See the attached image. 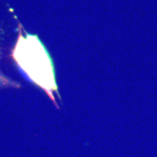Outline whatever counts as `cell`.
I'll return each instance as SVG.
<instances>
[{
  "instance_id": "cell-2",
  "label": "cell",
  "mask_w": 157,
  "mask_h": 157,
  "mask_svg": "<svg viewBox=\"0 0 157 157\" xmlns=\"http://www.w3.org/2000/svg\"><path fill=\"white\" fill-rule=\"evenodd\" d=\"M2 87H14V88H18L20 87V84L16 82L10 80L9 78L5 76V74L0 71V88Z\"/></svg>"
},
{
  "instance_id": "cell-1",
  "label": "cell",
  "mask_w": 157,
  "mask_h": 157,
  "mask_svg": "<svg viewBox=\"0 0 157 157\" xmlns=\"http://www.w3.org/2000/svg\"><path fill=\"white\" fill-rule=\"evenodd\" d=\"M12 57L28 80L45 92L57 105L55 95L58 94L55 73L51 57L37 36L22 33L12 50Z\"/></svg>"
}]
</instances>
